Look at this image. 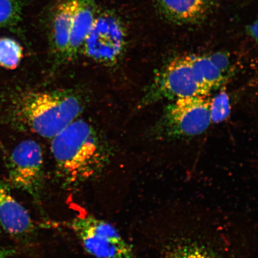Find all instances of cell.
Masks as SVG:
<instances>
[{"label": "cell", "instance_id": "cell-1", "mask_svg": "<svg viewBox=\"0 0 258 258\" xmlns=\"http://www.w3.org/2000/svg\"><path fill=\"white\" fill-rule=\"evenodd\" d=\"M51 150L64 186L95 178L108 165L110 150L93 125L76 119L52 138Z\"/></svg>", "mask_w": 258, "mask_h": 258}, {"label": "cell", "instance_id": "cell-2", "mask_svg": "<svg viewBox=\"0 0 258 258\" xmlns=\"http://www.w3.org/2000/svg\"><path fill=\"white\" fill-rule=\"evenodd\" d=\"M85 105L77 90L21 92L12 99L11 119L19 129L52 139L78 118Z\"/></svg>", "mask_w": 258, "mask_h": 258}, {"label": "cell", "instance_id": "cell-3", "mask_svg": "<svg viewBox=\"0 0 258 258\" xmlns=\"http://www.w3.org/2000/svg\"><path fill=\"white\" fill-rule=\"evenodd\" d=\"M206 96L187 97L173 101L155 124L157 138L173 139L198 136L211 123L210 99Z\"/></svg>", "mask_w": 258, "mask_h": 258}, {"label": "cell", "instance_id": "cell-4", "mask_svg": "<svg viewBox=\"0 0 258 258\" xmlns=\"http://www.w3.org/2000/svg\"><path fill=\"white\" fill-rule=\"evenodd\" d=\"M200 85L189 55L177 57L164 67L145 92L140 106L144 107L164 100L208 95Z\"/></svg>", "mask_w": 258, "mask_h": 258}, {"label": "cell", "instance_id": "cell-5", "mask_svg": "<svg viewBox=\"0 0 258 258\" xmlns=\"http://www.w3.org/2000/svg\"><path fill=\"white\" fill-rule=\"evenodd\" d=\"M71 225L90 255L96 258H134L130 245L108 222L88 215L76 217Z\"/></svg>", "mask_w": 258, "mask_h": 258}, {"label": "cell", "instance_id": "cell-6", "mask_svg": "<svg viewBox=\"0 0 258 258\" xmlns=\"http://www.w3.org/2000/svg\"><path fill=\"white\" fill-rule=\"evenodd\" d=\"M125 43L126 32L120 19L104 13L96 16L81 52L96 62L112 66L120 60Z\"/></svg>", "mask_w": 258, "mask_h": 258}, {"label": "cell", "instance_id": "cell-7", "mask_svg": "<svg viewBox=\"0 0 258 258\" xmlns=\"http://www.w3.org/2000/svg\"><path fill=\"white\" fill-rule=\"evenodd\" d=\"M43 165L40 145L33 140L22 141L15 147L10 157L9 182L38 201L43 188Z\"/></svg>", "mask_w": 258, "mask_h": 258}, {"label": "cell", "instance_id": "cell-8", "mask_svg": "<svg viewBox=\"0 0 258 258\" xmlns=\"http://www.w3.org/2000/svg\"><path fill=\"white\" fill-rule=\"evenodd\" d=\"M0 225L10 234L30 239L35 232L33 221L27 210L12 196L8 184L0 180Z\"/></svg>", "mask_w": 258, "mask_h": 258}, {"label": "cell", "instance_id": "cell-9", "mask_svg": "<svg viewBox=\"0 0 258 258\" xmlns=\"http://www.w3.org/2000/svg\"><path fill=\"white\" fill-rule=\"evenodd\" d=\"M79 0H64L54 9L50 23V43L54 55L64 60L71 28Z\"/></svg>", "mask_w": 258, "mask_h": 258}, {"label": "cell", "instance_id": "cell-10", "mask_svg": "<svg viewBox=\"0 0 258 258\" xmlns=\"http://www.w3.org/2000/svg\"><path fill=\"white\" fill-rule=\"evenodd\" d=\"M96 17L94 0H79L71 28L69 47L64 60L72 61L81 50Z\"/></svg>", "mask_w": 258, "mask_h": 258}, {"label": "cell", "instance_id": "cell-11", "mask_svg": "<svg viewBox=\"0 0 258 258\" xmlns=\"http://www.w3.org/2000/svg\"><path fill=\"white\" fill-rule=\"evenodd\" d=\"M164 16L178 24H191L207 12L210 0H157Z\"/></svg>", "mask_w": 258, "mask_h": 258}, {"label": "cell", "instance_id": "cell-12", "mask_svg": "<svg viewBox=\"0 0 258 258\" xmlns=\"http://www.w3.org/2000/svg\"><path fill=\"white\" fill-rule=\"evenodd\" d=\"M189 57L196 78L208 94L224 83L225 76L209 56L190 54Z\"/></svg>", "mask_w": 258, "mask_h": 258}, {"label": "cell", "instance_id": "cell-13", "mask_svg": "<svg viewBox=\"0 0 258 258\" xmlns=\"http://www.w3.org/2000/svg\"><path fill=\"white\" fill-rule=\"evenodd\" d=\"M24 56L23 48L13 38H0V66L8 70H15Z\"/></svg>", "mask_w": 258, "mask_h": 258}, {"label": "cell", "instance_id": "cell-14", "mask_svg": "<svg viewBox=\"0 0 258 258\" xmlns=\"http://www.w3.org/2000/svg\"><path fill=\"white\" fill-rule=\"evenodd\" d=\"M22 0H0V28L16 27L21 21Z\"/></svg>", "mask_w": 258, "mask_h": 258}, {"label": "cell", "instance_id": "cell-15", "mask_svg": "<svg viewBox=\"0 0 258 258\" xmlns=\"http://www.w3.org/2000/svg\"><path fill=\"white\" fill-rule=\"evenodd\" d=\"M211 122L219 123L226 120L230 114V98L224 91L219 93L210 101Z\"/></svg>", "mask_w": 258, "mask_h": 258}, {"label": "cell", "instance_id": "cell-16", "mask_svg": "<svg viewBox=\"0 0 258 258\" xmlns=\"http://www.w3.org/2000/svg\"><path fill=\"white\" fill-rule=\"evenodd\" d=\"M166 258H217L211 250L201 245L189 244L171 250Z\"/></svg>", "mask_w": 258, "mask_h": 258}, {"label": "cell", "instance_id": "cell-17", "mask_svg": "<svg viewBox=\"0 0 258 258\" xmlns=\"http://www.w3.org/2000/svg\"><path fill=\"white\" fill-rule=\"evenodd\" d=\"M209 56L225 76V74L228 73L230 69V60L228 57L222 53H216Z\"/></svg>", "mask_w": 258, "mask_h": 258}, {"label": "cell", "instance_id": "cell-18", "mask_svg": "<svg viewBox=\"0 0 258 258\" xmlns=\"http://www.w3.org/2000/svg\"><path fill=\"white\" fill-rule=\"evenodd\" d=\"M0 258H16L15 251L0 245Z\"/></svg>", "mask_w": 258, "mask_h": 258}, {"label": "cell", "instance_id": "cell-19", "mask_svg": "<svg viewBox=\"0 0 258 258\" xmlns=\"http://www.w3.org/2000/svg\"><path fill=\"white\" fill-rule=\"evenodd\" d=\"M249 34H250L254 39L257 40V24L256 21L255 24L250 26Z\"/></svg>", "mask_w": 258, "mask_h": 258}]
</instances>
